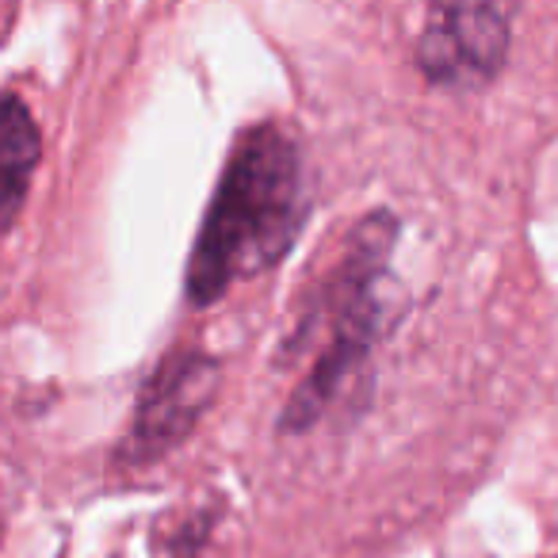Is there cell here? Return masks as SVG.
<instances>
[{
  "label": "cell",
  "mask_w": 558,
  "mask_h": 558,
  "mask_svg": "<svg viewBox=\"0 0 558 558\" xmlns=\"http://www.w3.org/2000/svg\"><path fill=\"white\" fill-rule=\"evenodd\" d=\"M306 222V172L288 126L256 123L233 142L184 268L192 306L230 295L291 253Z\"/></svg>",
  "instance_id": "cell-1"
},
{
  "label": "cell",
  "mask_w": 558,
  "mask_h": 558,
  "mask_svg": "<svg viewBox=\"0 0 558 558\" xmlns=\"http://www.w3.org/2000/svg\"><path fill=\"white\" fill-rule=\"evenodd\" d=\"M398 241V218L390 210L360 218L349 230L341 260L306 303L299 329L291 333V352L314 344L311 367L299 379L279 428L288 436L311 433L337 405L349 379L367 364L390 318V256Z\"/></svg>",
  "instance_id": "cell-2"
},
{
  "label": "cell",
  "mask_w": 558,
  "mask_h": 558,
  "mask_svg": "<svg viewBox=\"0 0 558 558\" xmlns=\"http://www.w3.org/2000/svg\"><path fill=\"white\" fill-rule=\"evenodd\" d=\"M222 383V364L199 349H177L149 372L146 387L138 390L131 433H126L123 463L146 466L161 463L172 448L192 436L199 417L210 410Z\"/></svg>",
  "instance_id": "cell-3"
},
{
  "label": "cell",
  "mask_w": 558,
  "mask_h": 558,
  "mask_svg": "<svg viewBox=\"0 0 558 558\" xmlns=\"http://www.w3.org/2000/svg\"><path fill=\"white\" fill-rule=\"evenodd\" d=\"M509 9L497 4H436L417 35V70L428 85L474 93L486 88L509 58Z\"/></svg>",
  "instance_id": "cell-4"
},
{
  "label": "cell",
  "mask_w": 558,
  "mask_h": 558,
  "mask_svg": "<svg viewBox=\"0 0 558 558\" xmlns=\"http://www.w3.org/2000/svg\"><path fill=\"white\" fill-rule=\"evenodd\" d=\"M43 161V134L20 96L0 93V233H9L32 195Z\"/></svg>",
  "instance_id": "cell-5"
}]
</instances>
